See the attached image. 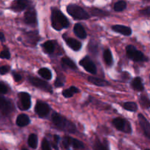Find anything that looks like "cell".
I'll return each instance as SVG.
<instances>
[{"label": "cell", "instance_id": "obj_1", "mask_svg": "<svg viewBox=\"0 0 150 150\" xmlns=\"http://www.w3.org/2000/svg\"><path fill=\"white\" fill-rule=\"evenodd\" d=\"M51 26L55 30L60 31L67 28L70 25L68 19L57 7H51Z\"/></svg>", "mask_w": 150, "mask_h": 150}, {"label": "cell", "instance_id": "obj_2", "mask_svg": "<svg viewBox=\"0 0 150 150\" xmlns=\"http://www.w3.org/2000/svg\"><path fill=\"white\" fill-rule=\"evenodd\" d=\"M51 119L54 125L59 130L69 133H75L76 132V125L61 114L56 112L53 113Z\"/></svg>", "mask_w": 150, "mask_h": 150}, {"label": "cell", "instance_id": "obj_3", "mask_svg": "<svg viewBox=\"0 0 150 150\" xmlns=\"http://www.w3.org/2000/svg\"><path fill=\"white\" fill-rule=\"evenodd\" d=\"M67 12L76 20H86L90 18L89 13L84 9L76 4H68L67 6Z\"/></svg>", "mask_w": 150, "mask_h": 150}, {"label": "cell", "instance_id": "obj_4", "mask_svg": "<svg viewBox=\"0 0 150 150\" xmlns=\"http://www.w3.org/2000/svg\"><path fill=\"white\" fill-rule=\"evenodd\" d=\"M126 54L130 59L134 62H143L146 60L143 53L136 49V47L133 45H128L126 47Z\"/></svg>", "mask_w": 150, "mask_h": 150}, {"label": "cell", "instance_id": "obj_5", "mask_svg": "<svg viewBox=\"0 0 150 150\" xmlns=\"http://www.w3.org/2000/svg\"><path fill=\"white\" fill-rule=\"evenodd\" d=\"M112 124L120 131L125 133H131L132 128L130 123L122 118H115L112 120Z\"/></svg>", "mask_w": 150, "mask_h": 150}, {"label": "cell", "instance_id": "obj_6", "mask_svg": "<svg viewBox=\"0 0 150 150\" xmlns=\"http://www.w3.org/2000/svg\"><path fill=\"white\" fill-rule=\"evenodd\" d=\"M29 81L32 85L45 92L52 93L53 89L51 85L45 81L40 79L37 77H29Z\"/></svg>", "mask_w": 150, "mask_h": 150}, {"label": "cell", "instance_id": "obj_7", "mask_svg": "<svg viewBox=\"0 0 150 150\" xmlns=\"http://www.w3.org/2000/svg\"><path fill=\"white\" fill-rule=\"evenodd\" d=\"M24 22L29 26H35L38 24L37 12L33 7H28L24 13Z\"/></svg>", "mask_w": 150, "mask_h": 150}, {"label": "cell", "instance_id": "obj_8", "mask_svg": "<svg viewBox=\"0 0 150 150\" xmlns=\"http://www.w3.org/2000/svg\"><path fill=\"white\" fill-rule=\"evenodd\" d=\"M0 110H1V113L2 115H10L12 111H13V103L4 97L1 96L0 98Z\"/></svg>", "mask_w": 150, "mask_h": 150}, {"label": "cell", "instance_id": "obj_9", "mask_svg": "<svg viewBox=\"0 0 150 150\" xmlns=\"http://www.w3.org/2000/svg\"><path fill=\"white\" fill-rule=\"evenodd\" d=\"M81 66L83 67L85 69L86 71H87L88 73H91V74H96L97 73V67L95 66V63L93 62L91 58L88 56H86L85 57H83L81 60L79 62Z\"/></svg>", "mask_w": 150, "mask_h": 150}, {"label": "cell", "instance_id": "obj_10", "mask_svg": "<svg viewBox=\"0 0 150 150\" xmlns=\"http://www.w3.org/2000/svg\"><path fill=\"white\" fill-rule=\"evenodd\" d=\"M19 98V108L21 111H27L31 107V96L27 92H21L18 95Z\"/></svg>", "mask_w": 150, "mask_h": 150}, {"label": "cell", "instance_id": "obj_11", "mask_svg": "<svg viewBox=\"0 0 150 150\" xmlns=\"http://www.w3.org/2000/svg\"><path fill=\"white\" fill-rule=\"evenodd\" d=\"M50 108L48 103L42 101H38L35 107V111L40 117H45L49 114Z\"/></svg>", "mask_w": 150, "mask_h": 150}, {"label": "cell", "instance_id": "obj_12", "mask_svg": "<svg viewBox=\"0 0 150 150\" xmlns=\"http://www.w3.org/2000/svg\"><path fill=\"white\" fill-rule=\"evenodd\" d=\"M62 144L66 149H68L70 146H73L75 149H83L84 148V145H83V142L78 140V139L69 137V136L64 137Z\"/></svg>", "mask_w": 150, "mask_h": 150}, {"label": "cell", "instance_id": "obj_13", "mask_svg": "<svg viewBox=\"0 0 150 150\" xmlns=\"http://www.w3.org/2000/svg\"><path fill=\"white\" fill-rule=\"evenodd\" d=\"M29 0H14L11 3L10 9L15 12H21L29 7Z\"/></svg>", "mask_w": 150, "mask_h": 150}, {"label": "cell", "instance_id": "obj_14", "mask_svg": "<svg viewBox=\"0 0 150 150\" xmlns=\"http://www.w3.org/2000/svg\"><path fill=\"white\" fill-rule=\"evenodd\" d=\"M138 118H139V124H140L141 127L143 130L144 133L146 136V137L150 139V123L149 121L146 120V117L142 114H139L138 115Z\"/></svg>", "mask_w": 150, "mask_h": 150}, {"label": "cell", "instance_id": "obj_15", "mask_svg": "<svg viewBox=\"0 0 150 150\" xmlns=\"http://www.w3.org/2000/svg\"><path fill=\"white\" fill-rule=\"evenodd\" d=\"M111 29L114 32H118L125 36H130L132 34V29L128 26H123V25H114L111 26Z\"/></svg>", "mask_w": 150, "mask_h": 150}, {"label": "cell", "instance_id": "obj_16", "mask_svg": "<svg viewBox=\"0 0 150 150\" xmlns=\"http://www.w3.org/2000/svg\"><path fill=\"white\" fill-rule=\"evenodd\" d=\"M64 40H65L67 45L74 51H79V50H81V48L82 45L81 42L80 41L77 40L76 39H73V38H64Z\"/></svg>", "mask_w": 150, "mask_h": 150}, {"label": "cell", "instance_id": "obj_17", "mask_svg": "<svg viewBox=\"0 0 150 150\" xmlns=\"http://www.w3.org/2000/svg\"><path fill=\"white\" fill-rule=\"evenodd\" d=\"M29 123H30V120L26 114H20L16 118V125L18 127H26L28 125H29Z\"/></svg>", "mask_w": 150, "mask_h": 150}, {"label": "cell", "instance_id": "obj_18", "mask_svg": "<svg viewBox=\"0 0 150 150\" xmlns=\"http://www.w3.org/2000/svg\"><path fill=\"white\" fill-rule=\"evenodd\" d=\"M73 32H74L75 35L80 39H85L86 38V31L80 23H76L75 25L74 28H73Z\"/></svg>", "mask_w": 150, "mask_h": 150}, {"label": "cell", "instance_id": "obj_19", "mask_svg": "<svg viewBox=\"0 0 150 150\" xmlns=\"http://www.w3.org/2000/svg\"><path fill=\"white\" fill-rule=\"evenodd\" d=\"M88 81L98 86H106L110 85V83L107 81L103 80V79H99V78L94 77V76H89L88 77Z\"/></svg>", "mask_w": 150, "mask_h": 150}, {"label": "cell", "instance_id": "obj_20", "mask_svg": "<svg viewBox=\"0 0 150 150\" xmlns=\"http://www.w3.org/2000/svg\"><path fill=\"white\" fill-rule=\"evenodd\" d=\"M131 86L133 89L139 92H142L144 89L143 83H142V79L140 77H136L133 79L131 81Z\"/></svg>", "mask_w": 150, "mask_h": 150}, {"label": "cell", "instance_id": "obj_21", "mask_svg": "<svg viewBox=\"0 0 150 150\" xmlns=\"http://www.w3.org/2000/svg\"><path fill=\"white\" fill-rule=\"evenodd\" d=\"M89 10H90L91 14L93 16H95V17L103 18L108 16L110 15V13L108 12L105 11V10H101V9L99 8H96V7H92Z\"/></svg>", "mask_w": 150, "mask_h": 150}, {"label": "cell", "instance_id": "obj_22", "mask_svg": "<svg viewBox=\"0 0 150 150\" xmlns=\"http://www.w3.org/2000/svg\"><path fill=\"white\" fill-rule=\"evenodd\" d=\"M42 48L46 54H52L55 50V45L51 40H48L42 44Z\"/></svg>", "mask_w": 150, "mask_h": 150}, {"label": "cell", "instance_id": "obj_23", "mask_svg": "<svg viewBox=\"0 0 150 150\" xmlns=\"http://www.w3.org/2000/svg\"><path fill=\"white\" fill-rule=\"evenodd\" d=\"M80 92V90H79L78 88H76V86H70V88L67 89H64L62 92V95L66 98H72L75 94H77Z\"/></svg>", "mask_w": 150, "mask_h": 150}, {"label": "cell", "instance_id": "obj_24", "mask_svg": "<svg viewBox=\"0 0 150 150\" xmlns=\"http://www.w3.org/2000/svg\"><path fill=\"white\" fill-rule=\"evenodd\" d=\"M38 74L46 81H49L52 79V73L51 71L47 67H42L38 70Z\"/></svg>", "mask_w": 150, "mask_h": 150}, {"label": "cell", "instance_id": "obj_25", "mask_svg": "<svg viewBox=\"0 0 150 150\" xmlns=\"http://www.w3.org/2000/svg\"><path fill=\"white\" fill-rule=\"evenodd\" d=\"M62 64L64 67H68V68L72 69V70H76L77 69V66L75 64L74 62L70 59L67 58V57H63L62 59Z\"/></svg>", "mask_w": 150, "mask_h": 150}, {"label": "cell", "instance_id": "obj_26", "mask_svg": "<svg viewBox=\"0 0 150 150\" xmlns=\"http://www.w3.org/2000/svg\"><path fill=\"white\" fill-rule=\"evenodd\" d=\"M38 136L35 133H32L29 135V138H28V144L32 149H36L38 147Z\"/></svg>", "mask_w": 150, "mask_h": 150}, {"label": "cell", "instance_id": "obj_27", "mask_svg": "<svg viewBox=\"0 0 150 150\" xmlns=\"http://www.w3.org/2000/svg\"><path fill=\"white\" fill-rule=\"evenodd\" d=\"M103 59L105 64L108 66H111L113 64V57L110 49L107 48L103 52Z\"/></svg>", "mask_w": 150, "mask_h": 150}, {"label": "cell", "instance_id": "obj_28", "mask_svg": "<svg viewBox=\"0 0 150 150\" xmlns=\"http://www.w3.org/2000/svg\"><path fill=\"white\" fill-rule=\"evenodd\" d=\"M127 7V2L125 0H120L117 1L114 5V10L116 12H122Z\"/></svg>", "mask_w": 150, "mask_h": 150}, {"label": "cell", "instance_id": "obj_29", "mask_svg": "<svg viewBox=\"0 0 150 150\" xmlns=\"http://www.w3.org/2000/svg\"><path fill=\"white\" fill-rule=\"evenodd\" d=\"M123 108L125 110L129 111H131V112H134V111H136L138 109L137 104L134 102H127L123 104Z\"/></svg>", "mask_w": 150, "mask_h": 150}, {"label": "cell", "instance_id": "obj_30", "mask_svg": "<svg viewBox=\"0 0 150 150\" xmlns=\"http://www.w3.org/2000/svg\"><path fill=\"white\" fill-rule=\"evenodd\" d=\"M27 36V40L29 41L30 44H33V45H35L36 42L39 40V38H38V35L36 34L35 32H29L26 35Z\"/></svg>", "mask_w": 150, "mask_h": 150}, {"label": "cell", "instance_id": "obj_31", "mask_svg": "<svg viewBox=\"0 0 150 150\" xmlns=\"http://www.w3.org/2000/svg\"><path fill=\"white\" fill-rule=\"evenodd\" d=\"M139 102H140L141 105H142V107H144V108H150V100L146 95H141L140 99H139Z\"/></svg>", "mask_w": 150, "mask_h": 150}, {"label": "cell", "instance_id": "obj_32", "mask_svg": "<svg viewBox=\"0 0 150 150\" xmlns=\"http://www.w3.org/2000/svg\"><path fill=\"white\" fill-rule=\"evenodd\" d=\"M94 150H109L108 146L105 143H103L100 140H97L94 144Z\"/></svg>", "mask_w": 150, "mask_h": 150}, {"label": "cell", "instance_id": "obj_33", "mask_svg": "<svg viewBox=\"0 0 150 150\" xmlns=\"http://www.w3.org/2000/svg\"><path fill=\"white\" fill-rule=\"evenodd\" d=\"M64 82H65V78H64L62 75H59V76H57V79L55 80V82H54V86H55L57 88L62 87V86H64Z\"/></svg>", "mask_w": 150, "mask_h": 150}, {"label": "cell", "instance_id": "obj_34", "mask_svg": "<svg viewBox=\"0 0 150 150\" xmlns=\"http://www.w3.org/2000/svg\"><path fill=\"white\" fill-rule=\"evenodd\" d=\"M89 50L92 54H96L98 53V45L95 43V42L94 41H91L89 44Z\"/></svg>", "mask_w": 150, "mask_h": 150}, {"label": "cell", "instance_id": "obj_35", "mask_svg": "<svg viewBox=\"0 0 150 150\" xmlns=\"http://www.w3.org/2000/svg\"><path fill=\"white\" fill-rule=\"evenodd\" d=\"M42 150H52L49 142L46 139H44L42 142Z\"/></svg>", "mask_w": 150, "mask_h": 150}, {"label": "cell", "instance_id": "obj_36", "mask_svg": "<svg viewBox=\"0 0 150 150\" xmlns=\"http://www.w3.org/2000/svg\"><path fill=\"white\" fill-rule=\"evenodd\" d=\"M0 57H1V59H9L10 58V53L8 49H4L1 52V54H0Z\"/></svg>", "mask_w": 150, "mask_h": 150}, {"label": "cell", "instance_id": "obj_37", "mask_svg": "<svg viewBox=\"0 0 150 150\" xmlns=\"http://www.w3.org/2000/svg\"><path fill=\"white\" fill-rule=\"evenodd\" d=\"M8 88L6 86L5 83H4V82L1 81V83H0V92H1V94H2V95L7 94V92H8Z\"/></svg>", "mask_w": 150, "mask_h": 150}, {"label": "cell", "instance_id": "obj_38", "mask_svg": "<svg viewBox=\"0 0 150 150\" xmlns=\"http://www.w3.org/2000/svg\"><path fill=\"white\" fill-rule=\"evenodd\" d=\"M10 71V67L7 65H4L1 66L0 67V74L1 75H4L6 73H7L8 72Z\"/></svg>", "mask_w": 150, "mask_h": 150}, {"label": "cell", "instance_id": "obj_39", "mask_svg": "<svg viewBox=\"0 0 150 150\" xmlns=\"http://www.w3.org/2000/svg\"><path fill=\"white\" fill-rule=\"evenodd\" d=\"M140 14L142 15V16H150V6L146 7V8L142 9V10H140Z\"/></svg>", "mask_w": 150, "mask_h": 150}, {"label": "cell", "instance_id": "obj_40", "mask_svg": "<svg viewBox=\"0 0 150 150\" xmlns=\"http://www.w3.org/2000/svg\"><path fill=\"white\" fill-rule=\"evenodd\" d=\"M13 79H14V80L16 81V82L20 81L22 79L21 76L19 73H15V72H13Z\"/></svg>", "mask_w": 150, "mask_h": 150}, {"label": "cell", "instance_id": "obj_41", "mask_svg": "<svg viewBox=\"0 0 150 150\" xmlns=\"http://www.w3.org/2000/svg\"><path fill=\"white\" fill-rule=\"evenodd\" d=\"M0 40H1V42H4V36L2 32L0 33Z\"/></svg>", "mask_w": 150, "mask_h": 150}, {"label": "cell", "instance_id": "obj_42", "mask_svg": "<svg viewBox=\"0 0 150 150\" xmlns=\"http://www.w3.org/2000/svg\"><path fill=\"white\" fill-rule=\"evenodd\" d=\"M22 150H29V149H26V148H23V149H22Z\"/></svg>", "mask_w": 150, "mask_h": 150}, {"label": "cell", "instance_id": "obj_43", "mask_svg": "<svg viewBox=\"0 0 150 150\" xmlns=\"http://www.w3.org/2000/svg\"><path fill=\"white\" fill-rule=\"evenodd\" d=\"M145 1H150V0H145Z\"/></svg>", "mask_w": 150, "mask_h": 150}, {"label": "cell", "instance_id": "obj_44", "mask_svg": "<svg viewBox=\"0 0 150 150\" xmlns=\"http://www.w3.org/2000/svg\"><path fill=\"white\" fill-rule=\"evenodd\" d=\"M145 150H150V149H145Z\"/></svg>", "mask_w": 150, "mask_h": 150}]
</instances>
